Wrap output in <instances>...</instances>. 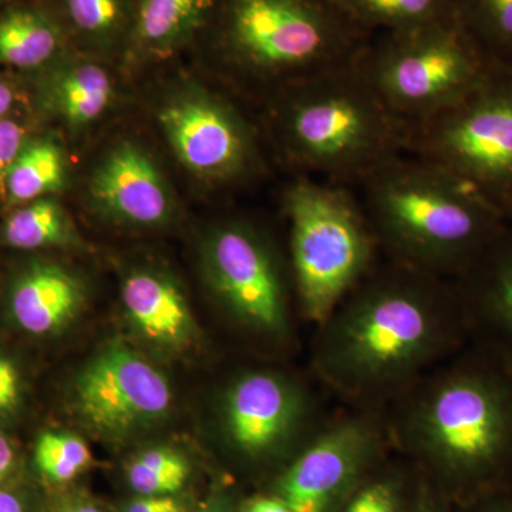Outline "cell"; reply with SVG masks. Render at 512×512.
Here are the masks:
<instances>
[{
	"instance_id": "6da1fadb",
	"label": "cell",
	"mask_w": 512,
	"mask_h": 512,
	"mask_svg": "<svg viewBox=\"0 0 512 512\" xmlns=\"http://www.w3.org/2000/svg\"><path fill=\"white\" fill-rule=\"evenodd\" d=\"M315 326L316 379L360 409H386L468 345L454 282L387 258Z\"/></svg>"
},
{
	"instance_id": "7a4b0ae2",
	"label": "cell",
	"mask_w": 512,
	"mask_h": 512,
	"mask_svg": "<svg viewBox=\"0 0 512 512\" xmlns=\"http://www.w3.org/2000/svg\"><path fill=\"white\" fill-rule=\"evenodd\" d=\"M392 450L464 507L510 487L512 365L468 343L384 409Z\"/></svg>"
},
{
	"instance_id": "3957f363",
	"label": "cell",
	"mask_w": 512,
	"mask_h": 512,
	"mask_svg": "<svg viewBox=\"0 0 512 512\" xmlns=\"http://www.w3.org/2000/svg\"><path fill=\"white\" fill-rule=\"evenodd\" d=\"M373 35L340 0H215L195 47L222 76L266 101L355 63Z\"/></svg>"
},
{
	"instance_id": "277c9868",
	"label": "cell",
	"mask_w": 512,
	"mask_h": 512,
	"mask_svg": "<svg viewBox=\"0 0 512 512\" xmlns=\"http://www.w3.org/2000/svg\"><path fill=\"white\" fill-rule=\"evenodd\" d=\"M265 104L276 150L299 177L360 187L409 154L413 127L384 103L356 62L293 84Z\"/></svg>"
},
{
	"instance_id": "5b68a950",
	"label": "cell",
	"mask_w": 512,
	"mask_h": 512,
	"mask_svg": "<svg viewBox=\"0 0 512 512\" xmlns=\"http://www.w3.org/2000/svg\"><path fill=\"white\" fill-rule=\"evenodd\" d=\"M384 258L456 281L510 227L470 185L406 154L360 185Z\"/></svg>"
},
{
	"instance_id": "8992f818",
	"label": "cell",
	"mask_w": 512,
	"mask_h": 512,
	"mask_svg": "<svg viewBox=\"0 0 512 512\" xmlns=\"http://www.w3.org/2000/svg\"><path fill=\"white\" fill-rule=\"evenodd\" d=\"M296 302L318 325L379 264V244L352 188L298 177L284 194Z\"/></svg>"
},
{
	"instance_id": "52a82bcc",
	"label": "cell",
	"mask_w": 512,
	"mask_h": 512,
	"mask_svg": "<svg viewBox=\"0 0 512 512\" xmlns=\"http://www.w3.org/2000/svg\"><path fill=\"white\" fill-rule=\"evenodd\" d=\"M356 64L384 103L416 127L473 92L494 63L457 16L409 32L375 33Z\"/></svg>"
},
{
	"instance_id": "ba28073f",
	"label": "cell",
	"mask_w": 512,
	"mask_h": 512,
	"mask_svg": "<svg viewBox=\"0 0 512 512\" xmlns=\"http://www.w3.org/2000/svg\"><path fill=\"white\" fill-rule=\"evenodd\" d=\"M409 154L456 175L512 227V66L494 63L463 100L413 127Z\"/></svg>"
},
{
	"instance_id": "9c48e42d",
	"label": "cell",
	"mask_w": 512,
	"mask_h": 512,
	"mask_svg": "<svg viewBox=\"0 0 512 512\" xmlns=\"http://www.w3.org/2000/svg\"><path fill=\"white\" fill-rule=\"evenodd\" d=\"M202 271L234 325L262 342L291 343V285L275 248L254 225L231 220L212 228L202 245Z\"/></svg>"
},
{
	"instance_id": "30bf717a",
	"label": "cell",
	"mask_w": 512,
	"mask_h": 512,
	"mask_svg": "<svg viewBox=\"0 0 512 512\" xmlns=\"http://www.w3.org/2000/svg\"><path fill=\"white\" fill-rule=\"evenodd\" d=\"M384 410H349L325 419L276 477L274 494L291 512H336L392 453Z\"/></svg>"
},
{
	"instance_id": "8fae6325",
	"label": "cell",
	"mask_w": 512,
	"mask_h": 512,
	"mask_svg": "<svg viewBox=\"0 0 512 512\" xmlns=\"http://www.w3.org/2000/svg\"><path fill=\"white\" fill-rule=\"evenodd\" d=\"M174 156L208 187H234L264 170L255 128L224 94L202 84L175 87L157 110Z\"/></svg>"
},
{
	"instance_id": "7c38bea8",
	"label": "cell",
	"mask_w": 512,
	"mask_h": 512,
	"mask_svg": "<svg viewBox=\"0 0 512 512\" xmlns=\"http://www.w3.org/2000/svg\"><path fill=\"white\" fill-rule=\"evenodd\" d=\"M323 421L311 387L279 370H245L221 393L222 440L249 463L285 458L288 464Z\"/></svg>"
},
{
	"instance_id": "4fadbf2b",
	"label": "cell",
	"mask_w": 512,
	"mask_h": 512,
	"mask_svg": "<svg viewBox=\"0 0 512 512\" xmlns=\"http://www.w3.org/2000/svg\"><path fill=\"white\" fill-rule=\"evenodd\" d=\"M74 403L97 433L127 436L164 419L173 406V392L163 373L136 350L114 343L77 377Z\"/></svg>"
},
{
	"instance_id": "5bb4252c",
	"label": "cell",
	"mask_w": 512,
	"mask_h": 512,
	"mask_svg": "<svg viewBox=\"0 0 512 512\" xmlns=\"http://www.w3.org/2000/svg\"><path fill=\"white\" fill-rule=\"evenodd\" d=\"M89 195L101 214L131 227H160L174 214L167 178L146 148L133 140L117 141L97 161Z\"/></svg>"
},
{
	"instance_id": "9a60e30c",
	"label": "cell",
	"mask_w": 512,
	"mask_h": 512,
	"mask_svg": "<svg viewBox=\"0 0 512 512\" xmlns=\"http://www.w3.org/2000/svg\"><path fill=\"white\" fill-rule=\"evenodd\" d=\"M454 282L468 330V343L512 365V227Z\"/></svg>"
},
{
	"instance_id": "2e32d148",
	"label": "cell",
	"mask_w": 512,
	"mask_h": 512,
	"mask_svg": "<svg viewBox=\"0 0 512 512\" xmlns=\"http://www.w3.org/2000/svg\"><path fill=\"white\" fill-rule=\"evenodd\" d=\"M121 301L131 325L156 348L183 352L197 339V323L184 293L163 272H131L121 288Z\"/></svg>"
},
{
	"instance_id": "e0dca14e",
	"label": "cell",
	"mask_w": 512,
	"mask_h": 512,
	"mask_svg": "<svg viewBox=\"0 0 512 512\" xmlns=\"http://www.w3.org/2000/svg\"><path fill=\"white\" fill-rule=\"evenodd\" d=\"M215 0H136L124 60L134 66L167 62L197 46Z\"/></svg>"
},
{
	"instance_id": "ac0fdd59",
	"label": "cell",
	"mask_w": 512,
	"mask_h": 512,
	"mask_svg": "<svg viewBox=\"0 0 512 512\" xmlns=\"http://www.w3.org/2000/svg\"><path fill=\"white\" fill-rule=\"evenodd\" d=\"M83 282L63 266L37 262L16 279L10 312L20 329L45 336L69 326L83 309Z\"/></svg>"
},
{
	"instance_id": "d6986e66",
	"label": "cell",
	"mask_w": 512,
	"mask_h": 512,
	"mask_svg": "<svg viewBox=\"0 0 512 512\" xmlns=\"http://www.w3.org/2000/svg\"><path fill=\"white\" fill-rule=\"evenodd\" d=\"M106 60L70 49L55 60L46 86L50 110L70 130L93 126L107 113L116 96Z\"/></svg>"
},
{
	"instance_id": "ffe728a7",
	"label": "cell",
	"mask_w": 512,
	"mask_h": 512,
	"mask_svg": "<svg viewBox=\"0 0 512 512\" xmlns=\"http://www.w3.org/2000/svg\"><path fill=\"white\" fill-rule=\"evenodd\" d=\"M77 52L124 59L133 30L136 0H43Z\"/></svg>"
},
{
	"instance_id": "44dd1931",
	"label": "cell",
	"mask_w": 512,
	"mask_h": 512,
	"mask_svg": "<svg viewBox=\"0 0 512 512\" xmlns=\"http://www.w3.org/2000/svg\"><path fill=\"white\" fill-rule=\"evenodd\" d=\"M70 49L62 25L43 0H13L0 8V66L39 69Z\"/></svg>"
},
{
	"instance_id": "7402d4cb",
	"label": "cell",
	"mask_w": 512,
	"mask_h": 512,
	"mask_svg": "<svg viewBox=\"0 0 512 512\" xmlns=\"http://www.w3.org/2000/svg\"><path fill=\"white\" fill-rule=\"evenodd\" d=\"M372 33H400L457 18L454 0H340Z\"/></svg>"
},
{
	"instance_id": "603a6c76",
	"label": "cell",
	"mask_w": 512,
	"mask_h": 512,
	"mask_svg": "<svg viewBox=\"0 0 512 512\" xmlns=\"http://www.w3.org/2000/svg\"><path fill=\"white\" fill-rule=\"evenodd\" d=\"M66 181V163L52 140L26 144L6 178V195L12 202H32L59 191Z\"/></svg>"
},
{
	"instance_id": "cb8c5ba5",
	"label": "cell",
	"mask_w": 512,
	"mask_h": 512,
	"mask_svg": "<svg viewBox=\"0 0 512 512\" xmlns=\"http://www.w3.org/2000/svg\"><path fill=\"white\" fill-rule=\"evenodd\" d=\"M419 474L387 457L362 481L336 512H410Z\"/></svg>"
},
{
	"instance_id": "d4e9b609",
	"label": "cell",
	"mask_w": 512,
	"mask_h": 512,
	"mask_svg": "<svg viewBox=\"0 0 512 512\" xmlns=\"http://www.w3.org/2000/svg\"><path fill=\"white\" fill-rule=\"evenodd\" d=\"M3 238L13 248L39 249L72 244L76 231L59 202L40 198L10 215Z\"/></svg>"
},
{
	"instance_id": "484cf974",
	"label": "cell",
	"mask_w": 512,
	"mask_h": 512,
	"mask_svg": "<svg viewBox=\"0 0 512 512\" xmlns=\"http://www.w3.org/2000/svg\"><path fill=\"white\" fill-rule=\"evenodd\" d=\"M461 25L495 64L512 66V0H454Z\"/></svg>"
},
{
	"instance_id": "4316f807",
	"label": "cell",
	"mask_w": 512,
	"mask_h": 512,
	"mask_svg": "<svg viewBox=\"0 0 512 512\" xmlns=\"http://www.w3.org/2000/svg\"><path fill=\"white\" fill-rule=\"evenodd\" d=\"M190 464L173 448L157 447L138 454L127 468L128 483L143 497H165L180 491Z\"/></svg>"
},
{
	"instance_id": "83f0119b",
	"label": "cell",
	"mask_w": 512,
	"mask_h": 512,
	"mask_svg": "<svg viewBox=\"0 0 512 512\" xmlns=\"http://www.w3.org/2000/svg\"><path fill=\"white\" fill-rule=\"evenodd\" d=\"M35 461L43 476L67 483L89 467L92 451L86 441L74 434L46 431L37 440Z\"/></svg>"
},
{
	"instance_id": "f1b7e54d",
	"label": "cell",
	"mask_w": 512,
	"mask_h": 512,
	"mask_svg": "<svg viewBox=\"0 0 512 512\" xmlns=\"http://www.w3.org/2000/svg\"><path fill=\"white\" fill-rule=\"evenodd\" d=\"M26 131L16 121L0 119V195H6V178L26 146Z\"/></svg>"
},
{
	"instance_id": "f546056e",
	"label": "cell",
	"mask_w": 512,
	"mask_h": 512,
	"mask_svg": "<svg viewBox=\"0 0 512 512\" xmlns=\"http://www.w3.org/2000/svg\"><path fill=\"white\" fill-rule=\"evenodd\" d=\"M20 399V377L10 360L0 356V413L16 409Z\"/></svg>"
},
{
	"instance_id": "4dcf8cb0",
	"label": "cell",
	"mask_w": 512,
	"mask_h": 512,
	"mask_svg": "<svg viewBox=\"0 0 512 512\" xmlns=\"http://www.w3.org/2000/svg\"><path fill=\"white\" fill-rule=\"evenodd\" d=\"M410 512H453V505L419 476Z\"/></svg>"
},
{
	"instance_id": "1f68e13d",
	"label": "cell",
	"mask_w": 512,
	"mask_h": 512,
	"mask_svg": "<svg viewBox=\"0 0 512 512\" xmlns=\"http://www.w3.org/2000/svg\"><path fill=\"white\" fill-rule=\"evenodd\" d=\"M456 508L461 512H512V490L510 487L504 488L474 503Z\"/></svg>"
},
{
	"instance_id": "d6a6232c",
	"label": "cell",
	"mask_w": 512,
	"mask_h": 512,
	"mask_svg": "<svg viewBox=\"0 0 512 512\" xmlns=\"http://www.w3.org/2000/svg\"><path fill=\"white\" fill-rule=\"evenodd\" d=\"M183 511L178 501H175L170 495L165 497H144L141 500L134 501L126 512H175Z\"/></svg>"
},
{
	"instance_id": "836d02e7",
	"label": "cell",
	"mask_w": 512,
	"mask_h": 512,
	"mask_svg": "<svg viewBox=\"0 0 512 512\" xmlns=\"http://www.w3.org/2000/svg\"><path fill=\"white\" fill-rule=\"evenodd\" d=\"M239 512H291L288 505L275 495H256L254 498H249L242 504L241 511Z\"/></svg>"
},
{
	"instance_id": "e575fe53",
	"label": "cell",
	"mask_w": 512,
	"mask_h": 512,
	"mask_svg": "<svg viewBox=\"0 0 512 512\" xmlns=\"http://www.w3.org/2000/svg\"><path fill=\"white\" fill-rule=\"evenodd\" d=\"M15 464V451L8 437L0 431V483L8 477Z\"/></svg>"
},
{
	"instance_id": "d590c367",
	"label": "cell",
	"mask_w": 512,
	"mask_h": 512,
	"mask_svg": "<svg viewBox=\"0 0 512 512\" xmlns=\"http://www.w3.org/2000/svg\"><path fill=\"white\" fill-rule=\"evenodd\" d=\"M15 90L8 83L0 82V119L6 117V114L15 107Z\"/></svg>"
},
{
	"instance_id": "8d00e7d4",
	"label": "cell",
	"mask_w": 512,
	"mask_h": 512,
	"mask_svg": "<svg viewBox=\"0 0 512 512\" xmlns=\"http://www.w3.org/2000/svg\"><path fill=\"white\" fill-rule=\"evenodd\" d=\"M0 512H25L18 497L0 488Z\"/></svg>"
},
{
	"instance_id": "74e56055",
	"label": "cell",
	"mask_w": 512,
	"mask_h": 512,
	"mask_svg": "<svg viewBox=\"0 0 512 512\" xmlns=\"http://www.w3.org/2000/svg\"><path fill=\"white\" fill-rule=\"evenodd\" d=\"M63 512H103L99 508L93 507V505H76V507L69 508V510Z\"/></svg>"
},
{
	"instance_id": "f35d334b",
	"label": "cell",
	"mask_w": 512,
	"mask_h": 512,
	"mask_svg": "<svg viewBox=\"0 0 512 512\" xmlns=\"http://www.w3.org/2000/svg\"><path fill=\"white\" fill-rule=\"evenodd\" d=\"M10 2H13V0H0V8H3V6L8 5Z\"/></svg>"
},
{
	"instance_id": "ab89813d",
	"label": "cell",
	"mask_w": 512,
	"mask_h": 512,
	"mask_svg": "<svg viewBox=\"0 0 512 512\" xmlns=\"http://www.w3.org/2000/svg\"><path fill=\"white\" fill-rule=\"evenodd\" d=\"M210 512H228V511H224V510H214V511H210Z\"/></svg>"
},
{
	"instance_id": "60d3db41",
	"label": "cell",
	"mask_w": 512,
	"mask_h": 512,
	"mask_svg": "<svg viewBox=\"0 0 512 512\" xmlns=\"http://www.w3.org/2000/svg\"><path fill=\"white\" fill-rule=\"evenodd\" d=\"M175 512H183V511H175Z\"/></svg>"
}]
</instances>
